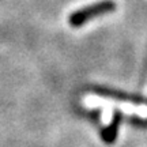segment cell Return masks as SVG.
Segmentation results:
<instances>
[{
	"instance_id": "obj_1",
	"label": "cell",
	"mask_w": 147,
	"mask_h": 147,
	"mask_svg": "<svg viewBox=\"0 0 147 147\" xmlns=\"http://www.w3.org/2000/svg\"><path fill=\"white\" fill-rule=\"evenodd\" d=\"M115 10L116 3L113 0H101V1H97V3H93V4L83 7V8L74 11L68 18V23L74 27H79L84 25L86 22L97 18V16L113 12Z\"/></svg>"
},
{
	"instance_id": "obj_3",
	"label": "cell",
	"mask_w": 147,
	"mask_h": 147,
	"mask_svg": "<svg viewBox=\"0 0 147 147\" xmlns=\"http://www.w3.org/2000/svg\"><path fill=\"white\" fill-rule=\"evenodd\" d=\"M94 91H95V94L102 95V97H108V98H115V100H120V101H128V102H132V104H142L143 102L142 97L132 95V94H127V93L117 91V90L97 87V89H94Z\"/></svg>"
},
{
	"instance_id": "obj_2",
	"label": "cell",
	"mask_w": 147,
	"mask_h": 147,
	"mask_svg": "<svg viewBox=\"0 0 147 147\" xmlns=\"http://www.w3.org/2000/svg\"><path fill=\"white\" fill-rule=\"evenodd\" d=\"M121 120H123V113H121V110H115L109 125L106 127L105 129H102V132H101V138H102V140L105 143L112 144V143L116 142L117 134H119V128H120V124H121Z\"/></svg>"
}]
</instances>
